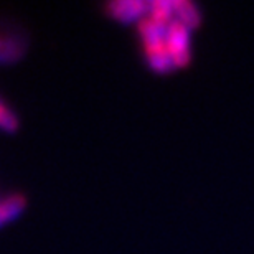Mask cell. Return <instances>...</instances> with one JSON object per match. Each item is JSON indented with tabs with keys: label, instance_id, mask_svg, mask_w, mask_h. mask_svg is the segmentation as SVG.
Instances as JSON below:
<instances>
[{
	"label": "cell",
	"instance_id": "1",
	"mask_svg": "<svg viewBox=\"0 0 254 254\" xmlns=\"http://www.w3.org/2000/svg\"><path fill=\"white\" fill-rule=\"evenodd\" d=\"M165 47L169 53L174 58V63L177 68H184L190 63L191 53H190V30L182 25L180 22L174 20L167 27L165 35Z\"/></svg>",
	"mask_w": 254,
	"mask_h": 254
},
{
	"label": "cell",
	"instance_id": "2",
	"mask_svg": "<svg viewBox=\"0 0 254 254\" xmlns=\"http://www.w3.org/2000/svg\"><path fill=\"white\" fill-rule=\"evenodd\" d=\"M108 13L121 23H139L149 15V2L144 0H116L108 3Z\"/></svg>",
	"mask_w": 254,
	"mask_h": 254
},
{
	"label": "cell",
	"instance_id": "3",
	"mask_svg": "<svg viewBox=\"0 0 254 254\" xmlns=\"http://www.w3.org/2000/svg\"><path fill=\"white\" fill-rule=\"evenodd\" d=\"M137 30L139 35L144 42L145 48H157V47H164L165 45V35H167V27L157 23L155 20H152L150 17L142 18L137 23Z\"/></svg>",
	"mask_w": 254,
	"mask_h": 254
},
{
	"label": "cell",
	"instance_id": "4",
	"mask_svg": "<svg viewBox=\"0 0 254 254\" xmlns=\"http://www.w3.org/2000/svg\"><path fill=\"white\" fill-rule=\"evenodd\" d=\"M27 208V196L22 193H12L0 200V228L17 220Z\"/></svg>",
	"mask_w": 254,
	"mask_h": 254
},
{
	"label": "cell",
	"instance_id": "5",
	"mask_svg": "<svg viewBox=\"0 0 254 254\" xmlns=\"http://www.w3.org/2000/svg\"><path fill=\"white\" fill-rule=\"evenodd\" d=\"M174 12H175V20L180 22L182 25H185L187 28L195 30L196 27H200L201 23V15L200 10L190 0H174Z\"/></svg>",
	"mask_w": 254,
	"mask_h": 254
},
{
	"label": "cell",
	"instance_id": "6",
	"mask_svg": "<svg viewBox=\"0 0 254 254\" xmlns=\"http://www.w3.org/2000/svg\"><path fill=\"white\" fill-rule=\"evenodd\" d=\"M145 58L149 63L150 69H154L155 73H170L174 71L177 66L174 63V58L169 53V50L164 47H157V48H145Z\"/></svg>",
	"mask_w": 254,
	"mask_h": 254
},
{
	"label": "cell",
	"instance_id": "7",
	"mask_svg": "<svg viewBox=\"0 0 254 254\" xmlns=\"http://www.w3.org/2000/svg\"><path fill=\"white\" fill-rule=\"evenodd\" d=\"M147 17H150L157 23L164 25V27H169L175 20L174 0H154V2H149V15Z\"/></svg>",
	"mask_w": 254,
	"mask_h": 254
},
{
	"label": "cell",
	"instance_id": "8",
	"mask_svg": "<svg viewBox=\"0 0 254 254\" xmlns=\"http://www.w3.org/2000/svg\"><path fill=\"white\" fill-rule=\"evenodd\" d=\"M15 38H0V62H13L23 53V48Z\"/></svg>",
	"mask_w": 254,
	"mask_h": 254
},
{
	"label": "cell",
	"instance_id": "9",
	"mask_svg": "<svg viewBox=\"0 0 254 254\" xmlns=\"http://www.w3.org/2000/svg\"><path fill=\"white\" fill-rule=\"evenodd\" d=\"M18 127H20V123H18L17 114L0 99V129L12 134V132L18 130Z\"/></svg>",
	"mask_w": 254,
	"mask_h": 254
}]
</instances>
